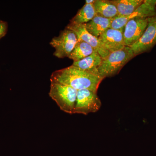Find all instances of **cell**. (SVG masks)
Segmentation results:
<instances>
[{
    "instance_id": "cell-10",
    "label": "cell",
    "mask_w": 156,
    "mask_h": 156,
    "mask_svg": "<svg viewBox=\"0 0 156 156\" xmlns=\"http://www.w3.org/2000/svg\"><path fill=\"white\" fill-rule=\"evenodd\" d=\"M123 33L124 30L109 28L101 35L98 40L104 48L111 53L126 47Z\"/></svg>"
},
{
    "instance_id": "cell-18",
    "label": "cell",
    "mask_w": 156,
    "mask_h": 156,
    "mask_svg": "<svg viewBox=\"0 0 156 156\" xmlns=\"http://www.w3.org/2000/svg\"><path fill=\"white\" fill-rule=\"evenodd\" d=\"M95 0H87L86 1V4H92L95 2Z\"/></svg>"
},
{
    "instance_id": "cell-8",
    "label": "cell",
    "mask_w": 156,
    "mask_h": 156,
    "mask_svg": "<svg viewBox=\"0 0 156 156\" xmlns=\"http://www.w3.org/2000/svg\"><path fill=\"white\" fill-rule=\"evenodd\" d=\"M148 24V18H132L126 23L123 37L126 47H131L140 39Z\"/></svg>"
},
{
    "instance_id": "cell-7",
    "label": "cell",
    "mask_w": 156,
    "mask_h": 156,
    "mask_svg": "<svg viewBox=\"0 0 156 156\" xmlns=\"http://www.w3.org/2000/svg\"><path fill=\"white\" fill-rule=\"evenodd\" d=\"M156 45V16L148 18V24L140 39L130 48L135 56L150 52Z\"/></svg>"
},
{
    "instance_id": "cell-17",
    "label": "cell",
    "mask_w": 156,
    "mask_h": 156,
    "mask_svg": "<svg viewBox=\"0 0 156 156\" xmlns=\"http://www.w3.org/2000/svg\"><path fill=\"white\" fill-rule=\"evenodd\" d=\"M7 30V25L5 23L0 22V39L5 35Z\"/></svg>"
},
{
    "instance_id": "cell-13",
    "label": "cell",
    "mask_w": 156,
    "mask_h": 156,
    "mask_svg": "<svg viewBox=\"0 0 156 156\" xmlns=\"http://www.w3.org/2000/svg\"><path fill=\"white\" fill-rule=\"evenodd\" d=\"M116 7L118 16L131 15L143 2L144 0H109Z\"/></svg>"
},
{
    "instance_id": "cell-4",
    "label": "cell",
    "mask_w": 156,
    "mask_h": 156,
    "mask_svg": "<svg viewBox=\"0 0 156 156\" xmlns=\"http://www.w3.org/2000/svg\"><path fill=\"white\" fill-rule=\"evenodd\" d=\"M78 42L73 31L66 27L61 31L58 36L53 38L50 44L55 49L53 55L58 58L68 57Z\"/></svg>"
},
{
    "instance_id": "cell-6",
    "label": "cell",
    "mask_w": 156,
    "mask_h": 156,
    "mask_svg": "<svg viewBox=\"0 0 156 156\" xmlns=\"http://www.w3.org/2000/svg\"><path fill=\"white\" fill-rule=\"evenodd\" d=\"M101 103L97 93L84 89L78 90L74 114L87 115L98 111Z\"/></svg>"
},
{
    "instance_id": "cell-3",
    "label": "cell",
    "mask_w": 156,
    "mask_h": 156,
    "mask_svg": "<svg viewBox=\"0 0 156 156\" xmlns=\"http://www.w3.org/2000/svg\"><path fill=\"white\" fill-rule=\"evenodd\" d=\"M77 94V90L72 87L51 82L49 96L66 113L74 114Z\"/></svg>"
},
{
    "instance_id": "cell-2",
    "label": "cell",
    "mask_w": 156,
    "mask_h": 156,
    "mask_svg": "<svg viewBox=\"0 0 156 156\" xmlns=\"http://www.w3.org/2000/svg\"><path fill=\"white\" fill-rule=\"evenodd\" d=\"M134 57L133 51L128 47L110 53L103 58L98 69V75L103 79L115 76Z\"/></svg>"
},
{
    "instance_id": "cell-9",
    "label": "cell",
    "mask_w": 156,
    "mask_h": 156,
    "mask_svg": "<svg viewBox=\"0 0 156 156\" xmlns=\"http://www.w3.org/2000/svg\"><path fill=\"white\" fill-rule=\"evenodd\" d=\"M66 27L74 32L77 37L78 41L86 42L92 46L102 58H105L109 54V52L101 44L98 38L93 36L88 31L84 24H77L70 22Z\"/></svg>"
},
{
    "instance_id": "cell-5",
    "label": "cell",
    "mask_w": 156,
    "mask_h": 156,
    "mask_svg": "<svg viewBox=\"0 0 156 156\" xmlns=\"http://www.w3.org/2000/svg\"><path fill=\"white\" fill-rule=\"evenodd\" d=\"M156 16V0H144L143 2L131 15L117 16L112 19L110 28L124 30L130 20L136 17L149 18Z\"/></svg>"
},
{
    "instance_id": "cell-16",
    "label": "cell",
    "mask_w": 156,
    "mask_h": 156,
    "mask_svg": "<svg viewBox=\"0 0 156 156\" xmlns=\"http://www.w3.org/2000/svg\"><path fill=\"white\" fill-rule=\"evenodd\" d=\"M94 5L92 4H85L70 22L77 24H85L91 21L96 15Z\"/></svg>"
},
{
    "instance_id": "cell-11",
    "label": "cell",
    "mask_w": 156,
    "mask_h": 156,
    "mask_svg": "<svg viewBox=\"0 0 156 156\" xmlns=\"http://www.w3.org/2000/svg\"><path fill=\"white\" fill-rule=\"evenodd\" d=\"M103 58L97 52L77 62H73L72 65L90 73L98 76V70Z\"/></svg>"
},
{
    "instance_id": "cell-15",
    "label": "cell",
    "mask_w": 156,
    "mask_h": 156,
    "mask_svg": "<svg viewBox=\"0 0 156 156\" xmlns=\"http://www.w3.org/2000/svg\"><path fill=\"white\" fill-rule=\"evenodd\" d=\"M96 52V50L89 44L82 41H78L68 58L72 59L73 62H77Z\"/></svg>"
},
{
    "instance_id": "cell-14",
    "label": "cell",
    "mask_w": 156,
    "mask_h": 156,
    "mask_svg": "<svg viewBox=\"0 0 156 156\" xmlns=\"http://www.w3.org/2000/svg\"><path fill=\"white\" fill-rule=\"evenodd\" d=\"M93 5L96 14L101 17L113 19L118 16L116 7L109 0H95Z\"/></svg>"
},
{
    "instance_id": "cell-12",
    "label": "cell",
    "mask_w": 156,
    "mask_h": 156,
    "mask_svg": "<svg viewBox=\"0 0 156 156\" xmlns=\"http://www.w3.org/2000/svg\"><path fill=\"white\" fill-rule=\"evenodd\" d=\"M112 19L101 17L96 14L91 21L84 25L89 33L98 38L101 34L110 28Z\"/></svg>"
},
{
    "instance_id": "cell-1",
    "label": "cell",
    "mask_w": 156,
    "mask_h": 156,
    "mask_svg": "<svg viewBox=\"0 0 156 156\" xmlns=\"http://www.w3.org/2000/svg\"><path fill=\"white\" fill-rule=\"evenodd\" d=\"M103 80L73 65L53 72L50 77V82L69 86L77 91L87 89L96 93Z\"/></svg>"
}]
</instances>
